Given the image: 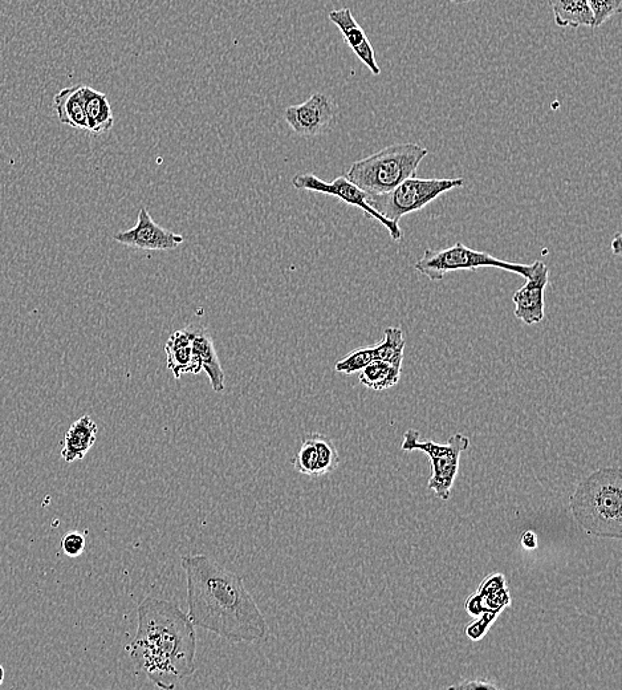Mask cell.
<instances>
[{
  "mask_svg": "<svg viewBox=\"0 0 622 690\" xmlns=\"http://www.w3.org/2000/svg\"><path fill=\"white\" fill-rule=\"evenodd\" d=\"M420 436V432L416 429L406 430L401 449L405 452L421 450L428 454L430 466H432L429 489L433 490L439 499L447 501L457 478L461 454L469 449L470 438L457 433L451 436L446 444H437L430 440L421 441Z\"/></svg>",
  "mask_w": 622,
  "mask_h": 690,
  "instance_id": "obj_7",
  "label": "cell"
},
{
  "mask_svg": "<svg viewBox=\"0 0 622 690\" xmlns=\"http://www.w3.org/2000/svg\"><path fill=\"white\" fill-rule=\"evenodd\" d=\"M292 186L298 190L327 194V196L336 197L337 200L343 201L344 204L359 207L367 217L369 215V217L377 219L378 223H381L389 231L390 238L394 242H401L402 237H404L400 223L388 221L380 213H377L373 209L371 202H369V194L365 193L364 190H361L359 186L353 184L345 176L337 177L332 182H325L312 173L296 174L292 178Z\"/></svg>",
  "mask_w": 622,
  "mask_h": 690,
  "instance_id": "obj_8",
  "label": "cell"
},
{
  "mask_svg": "<svg viewBox=\"0 0 622 690\" xmlns=\"http://www.w3.org/2000/svg\"><path fill=\"white\" fill-rule=\"evenodd\" d=\"M340 464L339 453L331 438L320 433L308 434L292 465L303 476L317 478L335 472Z\"/></svg>",
  "mask_w": 622,
  "mask_h": 690,
  "instance_id": "obj_11",
  "label": "cell"
},
{
  "mask_svg": "<svg viewBox=\"0 0 622 690\" xmlns=\"http://www.w3.org/2000/svg\"><path fill=\"white\" fill-rule=\"evenodd\" d=\"M498 689L497 685L487 683L485 680L470 681V683L454 685L450 689Z\"/></svg>",
  "mask_w": 622,
  "mask_h": 690,
  "instance_id": "obj_29",
  "label": "cell"
},
{
  "mask_svg": "<svg viewBox=\"0 0 622 690\" xmlns=\"http://www.w3.org/2000/svg\"><path fill=\"white\" fill-rule=\"evenodd\" d=\"M402 367L384 363V361H373L360 371L359 380L365 388L372 391L382 392L394 387L401 379Z\"/></svg>",
  "mask_w": 622,
  "mask_h": 690,
  "instance_id": "obj_20",
  "label": "cell"
},
{
  "mask_svg": "<svg viewBox=\"0 0 622 690\" xmlns=\"http://www.w3.org/2000/svg\"><path fill=\"white\" fill-rule=\"evenodd\" d=\"M85 546H87V542H85L84 535L77 533V531L65 535L62 541V550L69 558H77L83 554Z\"/></svg>",
  "mask_w": 622,
  "mask_h": 690,
  "instance_id": "obj_26",
  "label": "cell"
},
{
  "mask_svg": "<svg viewBox=\"0 0 622 690\" xmlns=\"http://www.w3.org/2000/svg\"><path fill=\"white\" fill-rule=\"evenodd\" d=\"M613 250L619 255L621 253V235L617 233L615 241L612 242Z\"/></svg>",
  "mask_w": 622,
  "mask_h": 690,
  "instance_id": "obj_31",
  "label": "cell"
},
{
  "mask_svg": "<svg viewBox=\"0 0 622 690\" xmlns=\"http://www.w3.org/2000/svg\"><path fill=\"white\" fill-rule=\"evenodd\" d=\"M336 117V105L324 93H313L303 104L291 105L284 112V119L296 135L316 137L331 129Z\"/></svg>",
  "mask_w": 622,
  "mask_h": 690,
  "instance_id": "obj_9",
  "label": "cell"
},
{
  "mask_svg": "<svg viewBox=\"0 0 622 690\" xmlns=\"http://www.w3.org/2000/svg\"><path fill=\"white\" fill-rule=\"evenodd\" d=\"M136 636L129 644L130 659L160 689H174L194 675L197 633L176 604L146 598L137 611Z\"/></svg>",
  "mask_w": 622,
  "mask_h": 690,
  "instance_id": "obj_2",
  "label": "cell"
},
{
  "mask_svg": "<svg viewBox=\"0 0 622 690\" xmlns=\"http://www.w3.org/2000/svg\"><path fill=\"white\" fill-rule=\"evenodd\" d=\"M588 3L593 15V30L619 15L622 8V0H588Z\"/></svg>",
  "mask_w": 622,
  "mask_h": 690,
  "instance_id": "obj_23",
  "label": "cell"
},
{
  "mask_svg": "<svg viewBox=\"0 0 622 690\" xmlns=\"http://www.w3.org/2000/svg\"><path fill=\"white\" fill-rule=\"evenodd\" d=\"M463 185V178L410 177L388 193L369 196V202L382 217L398 223L405 215L425 209L442 194Z\"/></svg>",
  "mask_w": 622,
  "mask_h": 690,
  "instance_id": "obj_6",
  "label": "cell"
},
{
  "mask_svg": "<svg viewBox=\"0 0 622 690\" xmlns=\"http://www.w3.org/2000/svg\"><path fill=\"white\" fill-rule=\"evenodd\" d=\"M166 356H168V368L173 372V376L180 380L187 373L198 375L203 371L201 360L194 352L193 344L187 331L178 330L173 332L165 344Z\"/></svg>",
  "mask_w": 622,
  "mask_h": 690,
  "instance_id": "obj_15",
  "label": "cell"
},
{
  "mask_svg": "<svg viewBox=\"0 0 622 690\" xmlns=\"http://www.w3.org/2000/svg\"><path fill=\"white\" fill-rule=\"evenodd\" d=\"M573 517L585 533L622 539V470L604 468L585 478L569 498Z\"/></svg>",
  "mask_w": 622,
  "mask_h": 690,
  "instance_id": "obj_3",
  "label": "cell"
},
{
  "mask_svg": "<svg viewBox=\"0 0 622 690\" xmlns=\"http://www.w3.org/2000/svg\"><path fill=\"white\" fill-rule=\"evenodd\" d=\"M181 564L187 580V618L194 627L231 643H255L266 637V618L242 576L205 555H185Z\"/></svg>",
  "mask_w": 622,
  "mask_h": 690,
  "instance_id": "obj_1",
  "label": "cell"
},
{
  "mask_svg": "<svg viewBox=\"0 0 622 690\" xmlns=\"http://www.w3.org/2000/svg\"><path fill=\"white\" fill-rule=\"evenodd\" d=\"M85 113H87L88 131L93 135H103L111 131L115 124L112 107L105 93L83 85Z\"/></svg>",
  "mask_w": 622,
  "mask_h": 690,
  "instance_id": "obj_18",
  "label": "cell"
},
{
  "mask_svg": "<svg viewBox=\"0 0 622 690\" xmlns=\"http://www.w3.org/2000/svg\"><path fill=\"white\" fill-rule=\"evenodd\" d=\"M507 587L506 578L503 574H493L487 576L485 580L479 586L477 594L481 596H489L495 594L502 590V588Z\"/></svg>",
  "mask_w": 622,
  "mask_h": 690,
  "instance_id": "obj_27",
  "label": "cell"
},
{
  "mask_svg": "<svg viewBox=\"0 0 622 690\" xmlns=\"http://www.w3.org/2000/svg\"><path fill=\"white\" fill-rule=\"evenodd\" d=\"M3 680H4V668L2 667V665H0V685L3 684Z\"/></svg>",
  "mask_w": 622,
  "mask_h": 690,
  "instance_id": "obj_33",
  "label": "cell"
},
{
  "mask_svg": "<svg viewBox=\"0 0 622 690\" xmlns=\"http://www.w3.org/2000/svg\"><path fill=\"white\" fill-rule=\"evenodd\" d=\"M483 267H494V269L518 274L527 279L530 278L535 265L534 263L523 265V263L502 261L485 251L470 249L459 242L446 249H426L424 255L414 265L418 273L433 282H439L449 273L473 271L483 269Z\"/></svg>",
  "mask_w": 622,
  "mask_h": 690,
  "instance_id": "obj_5",
  "label": "cell"
},
{
  "mask_svg": "<svg viewBox=\"0 0 622 690\" xmlns=\"http://www.w3.org/2000/svg\"><path fill=\"white\" fill-rule=\"evenodd\" d=\"M113 239L119 242L120 245L146 251L176 250L177 247H180L185 242V238L182 235L157 225L145 207H141L140 211H138L136 226L133 229L116 233Z\"/></svg>",
  "mask_w": 622,
  "mask_h": 690,
  "instance_id": "obj_10",
  "label": "cell"
},
{
  "mask_svg": "<svg viewBox=\"0 0 622 690\" xmlns=\"http://www.w3.org/2000/svg\"><path fill=\"white\" fill-rule=\"evenodd\" d=\"M498 616L495 612H483L481 616H478V620L467 625L466 636L473 641L482 640L489 632L491 624L498 619Z\"/></svg>",
  "mask_w": 622,
  "mask_h": 690,
  "instance_id": "obj_24",
  "label": "cell"
},
{
  "mask_svg": "<svg viewBox=\"0 0 622 690\" xmlns=\"http://www.w3.org/2000/svg\"><path fill=\"white\" fill-rule=\"evenodd\" d=\"M54 107L60 123L81 131H88L83 85L64 88L54 97Z\"/></svg>",
  "mask_w": 622,
  "mask_h": 690,
  "instance_id": "obj_17",
  "label": "cell"
},
{
  "mask_svg": "<svg viewBox=\"0 0 622 690\" xmlns=\"http://www.w3.org/2000/svg\"><path fill=\"white\" fill-rule=\"evenodd\" d=\"M520 542H522L524 549L527 550H534L538 547V538H536L534 531H524Z\"/></svg>",
  "mask_w": 622,
  "mask_h": 690,
  "instance_id": "obj_30",
  "label": "cell"
},
{
  "mask_svg": "<svg viewBox=\"0 0 622 690\" xmlns=\"http://www.w3.org/2000/svg\"><path fill=\"white\" fill-rule=\"evenodd\" d=\"M560 28H593V15L588 0H547Z\"/></svg>",
  "mask_w": 622,
  "mask_h": 690,
  "instance_id": "obj_19",
  "label": "cell"
},
{
  "mask_svg": "<svg viewBox=\"0 0 622 690\" xmlns=\"http://www.w3.org/2000/svg\"><path fill=\"white\" fill-rule=\"evenodd\" d=\"M534 271L527 282L515 292L512 296V302L515 304V316L527 324L542 323L544 320V292H546L548 280H550V269L546 263L542 261L534 262Z\"/></svg>",
  "mask_w": 622,
  "mask_h": 690,
  "instance_id": "obj_12",
  "label": "cell"
},
{
  "mask_svg": "<svg viewBox=\"0 0 622 690\" xmlns=\"http://www.w3.org/2000/svg\"><path fill=\"white\" fill-rule=\"evenodd\" d=\"M97 432L99 428L88 414H84L79 420L73 422L64 437L63 460L68 464L83 460L95 445Z\"/></svg>",
  "mask_w": 622,
  "mask_h": 690,
  "instance_id": "obj_16",
  "label": "cell"
},
{
  "mask_svg": "<svg viewBox=\"0 0 622 690\" xmlns=\"http://www.w3.org/2000/svg\"><path fill=\"white\" fill-rule=\"evenodd\" d=\"M373 361H376L374 360L373 347L359 348L349 353L344 359L337 361L335 369L336 372L344 373V375H355V373L363 371Z\"/></svg>",
  "mask_w": 622,
  "mask_h": 690,
  "instance_id": "obj_22",
  "label": "cell"
},
{
  "mask_svg": "<svg viewBox=\"0 0 622 690\" xmlns=\"http://www.w3.org/2000/svg\"><path fill=\"white\" fill-rule=\"evenodd\" d=\"M428 154V148L413 142L389 145L372 156L353 162L345 177L369 196L385 194L402 181L416 177L418 166Z\"/></svg>",
  "mask_w": 622,
  "mask_h": 690,
  "instance_id": "obj_4",
  "label": "cell"
},
{
  "mask_svg": "<svg viewBox=\"0 0 622 690\" xmlns=\"http://www.w3.org/2000/svg\"><path fill=\"white\" fill-rule=\"evenodd\" d=\"M405 345L406 340L401 328H386L384 338L373 347L374 360L402 367Z\"/></svg>",
  "mask_w": 622,
  "mask_h": 690,
  "instance_id": "obj_21",
  "label": "cell"
},
{
  "mask_svg": "<svg viewBox=\"0 0 622 690\" xmlns=\"http://www.w3.org/2000/svg\"><path fill=\"white\" fill-rule=\"evenodd\" d=\"M328 18L339 28L341 34H343L345 43L352 48L357 58L368 67L372 75H381V68L377 63L376 52H374V48L371 42H369L363 27L357 23L355 16H353L351 8H341V10L329 12Z\"/></svg>",
  "mask_w": 622,
  "mask_h": 690,
  "instance_id": "obj_13",
  "label": "cell"
},
{
  "mask_svg": "<svg viewBox=\"0 0 622 690\" xmlns=\"http://www.w3.org/2000/svg\"><path fill=\"white\" fill-rule=\"evenodd\" d=\"M449 2L455 3V4H466V3L475 2V0H449Z\"/></svg>",
  "mask_w": 622,
  "mask_h": 690,
  "instance_id": "obj_32",
  "label": "cell"
},
{
  "mask_svg": "<svg viewBox=\"0 0 622 690\" xmlns=\"http://www.w3.org/2000/svg\"><path fill=\"white\" fill-rule=\"evenodd\" d=\"M483 610L485 612H495V614H502L504 608L511 606V595L508 587L495 592L493 595L482 596Z\"/></svg>",
  "mask_w": 622,
  "mask_h": 690,
  "instance_id": "obj_25",
  "label": "cell"
},
{
  "mask_svg": "<svg viewBox=\"0 0 622 690\" xmlns=\"http://www.w3.org/2000/svg\"><path fill=\"white\" fill-rule=\"evenodd\" d=\"M193 344L194 352L201 360L203 371L209 377L214 392L221 393L226 388V376L223 372L218 353L215 351L213 336L202 324L193 323L185 328Z\"/></svg>",
  "mask_w": 622,
  "mask_h": 690,
  "instance_id": "obj_14",
  "label": "cell"
},
{
  "mask_svg": "<svg viewBox=\"0 0 622 690\" xmlns=\"http://www.w3.org/2000/svg\"><path fill=\"white\" fill-rule=\"evenodd\" d=\"M466 611L469 612L471 616H481L485 610H483L482 596L477 594L471 595L465 604Z\"/></svg>",
  "mask_w": 622,
  "mask_h": 690,
  "instance_id": "obj_28",
  "label": "cell"
}]
</instances>
